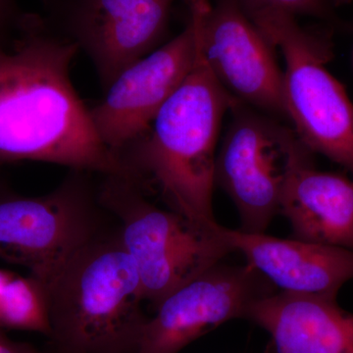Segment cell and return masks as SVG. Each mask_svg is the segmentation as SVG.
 Returning a JSON list of instances; mask_svg holds the SVG:
<instances>
[{
	"mask_svg": "<svg viewBox=\"0 0 353 353\" xmlns=\"http://www.w3.org/2000/svg\"><path fill=\"white\" fill-rule=\"evenodd\" d=\"M80 52L38 13L0 34V165L41 161L71 170L134 174L102 143L70 70Z\"/></svg>",
	"mask_w": 353,
	"mask_h": 353,
	"instance_id": "1",
	"label": "cell"
},
{
	"mask_svg": "<svg viewBox=\"0 0 353 353\" xmlns=\"http://www.w3.org/2000/svg\"><path fill=\"white\" fill-rule=\"evenodd\" d=\"M199 44L194 66L148 131L120 154L139 182L157 185L172 210L205 226L213 212L221 124L233 99L209 69Z\"/></svg>",
	"mask_w": 353,
	"mask_h": 353,
	"instance_id": "2",
	"label": "cell"
},
{
	"mask_svg": "<svg viewBox=\"0 0 353 353\" xmlns=\"http://www.w3.org/2000/svg\"><path fill=\"white\" fill-rule=\"evenodd\" d=\"M48 290L54 353H136L148 317L138 269L118 232L81 248Z\"/></svg>",
	"mask_w": 353,
	"mask_h": 353,
	"instance_id": "3",
	"label": "cell"
},
{
	"mask_svg": "<svg viewBox=\"0 0 353 353\" xmlns=\"http://www.w3.org/2000/svg\"><path fill=\"white\" fill-rule=\"evenodd\" d=\"M97 197L119 219L121 241L139 274L143 299L154 307L170 292L233 252L218 232L152 203L132 179L102 175Z\"/></svg>",
	"mask_w": 353,
	"mask_h": 353,
	"instance_id": "4",
	"label": "cell"
},
{
	"mask_svg": "<svg viewBox=\"0 0 353 353\" xmlns=\"http://www.w3.org/2000/svg\"><path fill=\"white\" fill-rule=\"evenodd\" d=\"M243 7L284 57L285 117L296 128L297 138L311 152L324 155L353 175V103L325 67L332 57L329 38L304 29L296 16L285 11Z\"/></svg>",
	"mask_w": 353,
	"mask_h": 353,
	"instance_id": "5",
	"label": "cell"
},
{
	"mask_svg": "<svg viewBox=\"0 0 353 353\" xmlns=\"http://www.w3.org/2000/svg\"><path fill=\"white\" fill-rule=\"evenodd\" d=\"M71 173L41 196L0 197V259L21 265L48 287L77 252L99 236L97 185Z\"/></svg>",
	"mask_w": 353,
	"mask_h": 353,
	"instance_id": "6",
	"label": "cell"
},
{
	"mask_svg": "<svg viewBox=\"0 0 353 353\" xmlns=\"http://www.w3.org/2000/svg\"><path fill=\"white\" fill-rule=\"evenodd\" d=\"M216 155L215 185L234 202L240 230L263 234L280 214L285 179L294 162L311 152L296 134L236 101Z\"/></svg>",
	"mask_w": 353,
	"mask_h": 353,
	"instance_id": "7",
	"label": "cell"
},
{
	"mask_svg": "<svg viewBox=\"0 0 353 353\" xmlns=\"http://www.w3.org/2000/svg\"><path fill=\"white\" fill-rule=\"evenodd\" d=\"M51 31L94 65L102 90L157 50L169 32L176 0H39Z\"/></svg>",
	"mask_w": 353,
	"mask_h": 353,
	"instance_id": "8",
	"label": "cell"
},
{
	"mask_svg": "<svg viewBox=\"0 0 353 353\" xmlns=\"http://www.w3.org/2000/svg\"><path fill=\"white\" fill-rule=\"evenodd\" d=\"M201 1L185 0L189 9L185 29L121 72L103 99L90 108L102 143L118 157L145 134L194 66Z\"/></svg>",
	"mask_w": 353,
	"mask_h": 353,
	"instance_id": "9",
	"label": "cell"
},
{
	"mask_svg": "<svg viewBox=\"0 0 353 353\" xmlns=\"http://www.w3.org/2000/svg\"><path fill=\"white\" fill-rule=\"evenodd\" d=\"M274 285L246 263L220 261L165 296L148 318L136 353H179L224 323L246 319Z\"/></svg>",
	"mask_w": 353,
	"mask_h": 353,
	"instance_id": "10",
	"label": "cell"
},
{
	"mask_svg": "<svg viewBox=\"0 0 353 353\" xmlns=\"http://www.w3.org/2000/svg\"><path fill=\"white\" fill-rule=\"evenodd\" d=\"M199 41L216 80L245 105L285 117L283 71L274 46L239 0H206Z\"/></svg>",
	"mask_w": 353,
	"mask_h": 353,
	"instance_id": "11",
	"label": "cell"
},
{
	"mask_svg": "<svg viewBox=\"0 0 353 353\" xmlns=\"http://www.w3.org/2000/svg\"><path fill=\"white\" fill-rule=\"evenodd\" d=\"M218 232L233 252H241L281 292L336 299L343 285L353 281V250L221 225Z\"/></svg>",
	"mask_w": 353,
	"mask_h": 353,
	"instance_id": "12",
	"label": "cell"
},
{
	"mask_svg": "<svg viewBox=\"0 0 353 353\" xmlns=\"http://www.w3.org/2000/svg\"><path fill=\"white\" fill-rule=\"evenodd\" d=\"M305 153L288 174L280 201L296 240L353 250V180L315 169Z\"/></svg>",
	"mask_w": 353,
	"mask_h": 353,
	"instance_id": "13",
	"label": "cell"
},
{
	"mask_svg": "<svg viewBox=\"0 0 353 353\" xmlns=\"http://www.w3.org/2000/svg\"><path fill=\"white\" fill-rule=\"evenodd\" d=\"M246 319L270 334L277 353H353V314L336 299L273 292L255 301Z\"/></svg>",
	"mask_w": 353,
	"mask_h": 353,
	"instance_id": "14",
	"label": "cell"
},
{
	"mask_svg": "<svg viewBox=\"0 0 353 353\" xmlns=\"http://www.w3.org/2000/svg\"><path fill=\"white\" fill-rule=\"evenodd\" d=\"M0 328L50 336L48 290L41 281L0 269Z\"/></svg>",
	"mask_w": 353,
	"mask_h": 353,
	"instance_id": "15",
	"label": "cell"
},
{
	"mask_svg": "<svg viewBox=\"0 0 353 353\" xmlns=\"http://www.w3.org/2000/svg\"><path fill=\"white\" fill-rule=\"evenodd\" d=\"M243 6L268 7L292 15L312 16L320 19H331L333 6L330 0H240Z\"/></svg>",
	"mask_w": 353,
	"mask_h": 353,
	"instance_id": "16",
	"label": "cell"
},
{
	"mask_svg": "<svg viewBox=\"0 0 353 353\" xmlns=\"http://www.w3.org/2000/svg\"><path fill=\"white\" fill-rule=\"evenodd\" d=\"M25 13L17 0H0V34L15 29Z\"/></svg>",
	"mask_w": 353,
	"mask_h": 353,
	"instance_id": "17",
	"label": "cell"
},
{
	"mask_svg": "<svg viewBox=\"0 0 353 353\" xmlns=\"http://www.w3.org/2000/svg\"><path fill=\"white\" fill-rule=\"evenodd\" d=\"M0 353H43L38 348L22 341H16L7 336L6 330L0 328Z\"/></svg>",
	"mask_w": 353,
	"mask_h": 353,
	"instance_id": "18",
	"label": "cell"
},
{
	"mask_svg": "<svg viewBox=\"0 0 353 353\" xmlns=\"http://www.w3.org/2000/svg\"><path fill=\"white\" fill-rule=\"evenodd\" d=\"M352 1V0H330L333 7L345 6V4L350 3Z\"/></svg>",
	"mask_w": 353,
	"mask_h": 353,
	"instance_id": "19",
	"label": "cell"
}]
</instances>
